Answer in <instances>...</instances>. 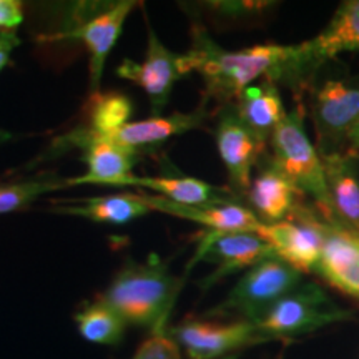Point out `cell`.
<instances>
[{"label":"cell","mask_w":359,"mask_h":359,"mask_svg":"<svg viewBox=\"0 0 359 359\" xmlns=\"http://www.w3.org/2000/svg\"><path fill=\"white\" fill-rule=\"evenodd\" d=\"M191 48L185 53L188 70L200 72L205 80L206 100L235 103L241 92L258 79L302 92L309 88L318 67L304 50L303 43H264L243 50H224L210 37L205 27L195 22L191 29Z\"/></svg>","instance_id":"obj_1"},{"label":"cell","mask_w":359,"mask_h":359,"mask_svg":"<svg viewBox=\"0 0 359 359\" xmlns=\"http://www.w3.org/2000/svg\"><path fill=\"white\" fill-rule=\"evenodd\" d=\"M182 290V280L170 275L158 257L145 263L128 259L116 273L109 290L100 298L125 323L155 331L167 330L175 299Z\"/></svg>","instance_id":"obj_2"},{"label":"cell","mask_w":359,"mask_h":359,"mask_svg":"<svg viewBox=\"0 0 359 359\" xmlns=\"http://www.w3.org/2000/svg\"><path fill=\"white\" fill-rule=\"evenodd\" d=\"M303 109L288 111L285 120L273 132L271 160L280 172L298 188L303 195H309L316 208L326 218H333L330 195H327L323 160L304 132ZM336 218V217H334Z\"/></svg>","instance_id":"obj_3"},{"label":"cell","mask_w":359,"mask_h":359,"mask_svg":"<svg viewBox=\"0 0 359 359\" xmlns=\"http://www.w3.org/2000/svg\"><path fill=\"white\" fill-rule=\"evenodd\" d=\"M351 318V313L338 306L316 283H302L255 326L266 341L288 339Z\"/></svg>","instance_id":"obj_4"},{"label":"cell","mask_w":359,"mask_h":359,"mask_svg":"<svg viewBox=\"0 0 359 359\" xmlns=\"http://www.w3.org/2000/svg\"><path fill=\"white\" fill-rule=\"evenodd\" d=\"M302 285V273L278 257L263 259L241 276L226 299L210 316H238L257 323L275 304Z\"/></svg>","instance_id":"obj_5"},{"label":"cell","mask_w":359,"mask_h":359,"mask_svg":"<svg viewBox=\"0 0 359 359\" xmlns=\"http://www.w3.org/2000/svg\"><path fill=\"white\" fill-rule=\"evenodd\" d=\"M308 107L320 156L341 151L359 123V74L323 82L311 90Z\"/></svg>","instance_id":"obj_6"},{"label":"cell","mask_w":359,"mask_h":359,"mask_svg":"<svg viewBox=\"0 0 359 359\" xmlns=\"http://www.w3.org/2000/svg\"><path fill=\"white\" fill-rule=\"evenodd\" d=\"M53 148L65 151L80 148L87 172L82 177L67 178L69 187L75 185H110L120 187L125 178L132 175L138 160V151L118 145L110 138L92 132L87 125H80L64 137L53 142Z\"/></svg>","instance_id":"obj_7"},{"label":"cell","mask_w":359,"mask_h":359,"mask_svg":"<svg viewBox=\"0 0 359 359\" xmlns=\"http://www.w3.org/2000/svg\"><path fill=\"white\" fill-rule=\"evenodd\" d=\"M257 235L271 246L278 258L302 275L314 271L320 262L323 233L318 208L298 203L283 222L259 224Z\"/></svg>","instance_id":"obj_8"},{"label":"cell","mask_w":359,"mask_h":359,"mask_svg":"<svg viewBox=\"0 0 359 359\" xmlns=\"http://www.w3.org/2000/svg\"><path fill=\"white\" fill-rule=\"evenodd\" d=\"M167 331L187 349L190 359H218L266 341L258 333L255 323L241 320L215 323L190 318L177 326L167 327Z\"/></svg>","instance_id":"obj_9"},{"label":"cell","mask_w":359,"mask_h":359,"mask_svg":"<svg viewBox=\"0 0 359 359\" xmlns=\"http://www.w3.org/2000/svg\"><path fill=\"white\" fill-rule=\"evenodd\" d=\"M218 154L226 168L230 190L245 196L251 183V170L268 154V143L259 140L238 116L235 105H224L215 127Z\"/></svg>","instance_id":"obj_10"},{"label":"cell","mask_w":359,"mask_h":359,"mask_svg":"<svg viewBox=\"0 0 359 359\" xmlns=\"http://www.w3.org/2000/svg\"><path fill=\"white\" fill-rule=\"evenodd\" d=\"M188 74L190 70H188L185 55H177V53L170 52L156 37L155 30L150 25H148L145 60L142 64H137V62L125 58L123 64L116 69L118 77L132 80L145 90L155 116H160L161 110L168 103L173 85Z\"/></svg>","instance_id":"obj_11"},{"label":"cell","mask_w":359,"mask_h":359,"mask_svg":"<svg viewBox=\"0 0 359 359\" xmlns=\"http://www.w3.org/2000/svg\"><path fill=\"white\" fill-rule=\"evenodd\" d=\"M320 228L323 248L314 271L333 288L359 302V235L334 217L326 218L321 213Z\"/></svg>","instance_id":"obj_12"},{"label":"cell","mask_w":359,"mask_h":359,"mask_svg":"<svg viewBox=\"0 0 359 359\" xmlns=\"http://www.w3.org/2000/svg\"><path fill=\"white\" fill-rule=\"evenodd\" d=\"M135 6L137 2L133 0L110 4L107 8L93 12L88 19L80 22L79 27H75L69 34L62 35V37L82 40L87 47L90 57V97L97 95L100 90L107 57L122 34L125 20Z\"/></svg>","instance_id":"obj_13"},{"label":"cell","mask_w":359,"mask_h":359,"mask_svg":"<svg viewBox=\"0 0 359 359\" xmlns=\"http://www.w3.org/2000/svg\"><path fill=\"white\" fill-rule=\"evenodd\" d=\"M198 257L205 262L217 264V271L203 281V288H208L223 276L245 268H253L263 259L276 255L257 233L235 231L206 235L198 248Z\"/></svg>","instance_id":"obj_14"},{"label":"cell","mask_w":359,"mask_h":359,"mask_svg":"<svg viewBox=\"0 0 359 359\" xmlns=\"http://www.w3.org/2000/svg\"><path fill=\"white\" fill-rule=\"evenodd\" d=\"M150 210L173 215V217L190 219L210 228L212 233H235V231H251L257 233L259 222L257 215L241 203H223V205H205V206H188L173 203L160 195L150 193H138Z\"/></svg>","instance_id":"obj_15"},{"label":"cell","mask_w":359,"mask_h":359,"mask_svg":"<svg viewBox=\"0 0 359 359\" xmlns=\"http://www.w3.org/2000/svg\"><path fill=\"white\" fill-rule=\"evenodd\" d=\"M321 160L333 215L359 235V151H336Z\"/></svg>","instance_id":"obj_16"},{"label":"cell","mask_w":359,"mask_h":359,"mask_svg":"<svg viewBox=\"0 0 359 359\" xmlns=\"http://www.w3.org/2000/svg\"><path fill=\"white\" fill-rule=\"evenodd\" d=\"M258 173L251 180L246 198L266 223H278L286 219L303 198V193L273 163L268 154L257 165Z\"/></svg>","instance_id":"obj_17"},{"label":"cell","mask_w":359,"mask_h":359,"mask_svg":"<svg viewBox=\"0 0 359 359\" xmlns=\"http://www.w3.org/2000/svg\"><path fill=\"white\" fill-rule=\"evenodd\" d=\"M206 102L208 100L203 98L198 109L190 111V114L177 111V114L168 116L160 115L142 120V122H128L125 127L116 130L115 133H111L107 138L118 143V145L130 148V150L143 154L145 148H154L160 143L167 142L168 138L200 128L205 123V120L208 118Z\"/></svg>","instance_id":"obj_18"},{"label":"cell","mask_w":359,"mask_h":359,"mask_svg":"<svg viewBox=\"0 0 359 359\" xmlns=\"http://www.w3.org/2000/svg\"><path fill=\"white\" fill-rule=\"evenodd\" d=\"M120 187H137L160 193V196L173 203L188 206L240 203V196L230 188L213 187L203 180L185 177V175H161V177H135L130 175Z\"/></svg>","instance_id":"obj_19"},{"label":"cell","mask_w":359,"mask_h":359,"mask_svg":"<svg viewBox=\"0 0 359 359\" xmlns=\"http://www.w3.org/2000/svg\"><path fill=\"white\" fill-rule=\"evenodd\" d=\"M233 105L246 128L264 143L269 142L275 128L288 114L278 87L268 79L246 87Z\"/></svg>","instance_id":"obj_20"},{"label":"cell","mask_w":359,"mask_h":359,"mask_svg":"<svg viewBox=\"0 0 359 359\" xmlns=\"http://www.w3.org/2000/svg\"><path fill=\"white\" fill-rule=\"evenodd\" d=\"M303 45L318 67L343 52H359V0L341 2L323 32Z\"/></svg>","instance_id":"obj_21"},{"label":"cell","mask_w":359,"mask_h":359,"mask_svg":"<svg viewBox=\"0 0 359 359\" xmlns=\"http://www.w3.org/2000/svg\"><path fill=\"white\" fill-rule=\"evenodd\" d=\"M53 212L70 217H80L92 219L97 223L125 224L132 219H137L151 210L143 203V200L133 193L110 196H95V198H83L75 201V205L58 206Z\"/></svg>","instance_id":"obj_22"},{"label":"cell","mask_w":359,"mask_h":359,"mask_svg":"<svg viewBox=\"0 0 359 359\" xmlns=\"http://www.w3.org/2000/svg\"><path fill=\"white\" fill-rule=\"evenodd\" d=\"M80 334L90 343L97 344H118L123 338L125 323L109 304L97 302L87 304L75 314Z\"/></svg>","instance_id":"obj_23"},{"label":"cell","mask_w":359,"mask_h":359,"mask_svg":"<svg viewBox=\"0 0 359 359\" xmlns=\"http://www.w3.org/2000/svg\"><path fill=\"white\" fill-rule=\"evenodd\" d=\"M132 114L133 103L123 93H97L90 97L87 127L102 137H110L128 123Z\"/></svg>","instance_id":"obj_24"},{"label":"cell","mask_w":359,"mask_h":359,"mask_svg":"<svg viewBox=\"0 0 359 359\" xmlns=\"http://www.w3.org/2000/svg\"><path fill=\"white\" fill-rule=\"evenodd\" d=\"M69 188L67 178H34L0 185V215L25 208L45 193Z\"/></svg>","instance_id":"obj_25"},{"label":"cell","mask_w":359,"mask_h":359,"mask_svg":"<svg viewBox=\"0 0 359 359\" xmlns=\"http://www.w3.org/2000/svg\"><path fill=\"white\" fill-rule=\"evenodd\" d=\"M133 359H182L180 346L167 330L155 331L150 338L143 341Z\"/></svg>","instance_id":"obj_26"},{"label":"cell","mask_w":359,"mask_h":359,"mask_svg":"<svg viewBox=\"0 0 359 359\" xmlns=\"http://www.w3.org/2000/svg\"><path fill=\"white\" fill-rule=\"evenodd\" d=\"M210 8L217 12L224 20H240L253 19L266 12L269 6H275L271 2H213Z\"/></svg>","instance_id":"obj_27"},{"label":"cell","mask_w":359,"mask_h":359,"mask_svg":"<svg viewBox=\"0 0 359 359\" xmlns=\"http://www.w3.org/2000/svg\"><path fill=\"white\" fill-rule=\"evenodd\" d=\"M24 20V6L19 0H0V30H15Z\"/></svg>","instance_id":"obj_28"},{"label":"cell","mask_w":359,"mask_h":359,"mask_svg":"<svg viewBox=\"0 0 359 359\" xmlns=\"http://www.w3.org/2000/svg\"><path fill=\"white\" fill-rule=\"evenodd\" d=\"M20 45L15 30H0V72L6 69L12 52Z\"/></svg>","instance_id":"obj_29"},{"label":"cell","mask_w":359,"mask_h":359,"mask_svg":"<svg viewBox=\"0 0 359 359\" xmlns=\"http://www.w3.org/2000/svg\"><path fill=\"white\" fill-rule=\"evenodd\" d=\"M348 150L359 151V123L353 128V132L348 137Z\"/></svg>","instance_id":"obj_30"},{"label":"cell","mask_w":359,"mask_h":359,"mask_svg":"<svg viewBox=\"0 0 359 359\" xmlns=\"http://www.w3.org/2000/svg\"><path fill=\"white\" fill-rule=\"evenodd\" d=\"M11 138H12L11 133L6 132V130L0 128V145H2V143H6V142L11 140Z\"/></svg>","instance_id":"obj_31"},{"label":"cell","mask_w":359,"mask_h":359,"mask_svg":"<svg viewBox=\"0 0 359 359\" xmlns=\"http://www.w3.org/2000/svg\"><path fill=\"white\" fill-rule=\"evenodd\" d=\"M238 356L236 354H228V356H223V358H218V359H236Z\"/></svg>","instance_id":"obj_32"}]
</instances>
